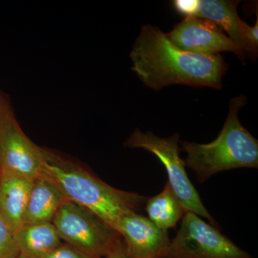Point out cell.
Segmentation results:
<instances>
[{"label":"cell","mask_w":258,"mask_h":258,"mask_svg":"<svg viewBox=\"0 0 258 258\" xmlns=\"http://www.w3.org/2000/svg\"><path fill=\"white\" fill-rule=\"evenodd\" d=\"M52 222L61 240L94 257H106L122 239L101 217L69 200L62 203Z\"/></svg>","instance_id":"obj_4"},{"label":"cell","mask_w":258,"mask_h":258,"mask_svg":"<svg viewBox=\"0 0 258 258\" xmlns=\"http://www.w3.org/2000/svg\"><path fill=\"white\" fill-rule=\"evenodd\" d=\"M166 35L176 47L187 52L205 55L234 52L240 57L235 42L217 25L205 19L186 17Z\"/></svg>","instance_id":"obj_8"},{"label":"cell","mask_w":258,"mask_h":258,"mask_svg":"<svg viewBox=\"0 0 258 258\" xmlns=\"http://www.w3.org/2000/svg\"><path fill=\"white\" fill-rule=\"evenodd\" d=\"M42 258H101L81 252L71 245L61 244L50 253Z\"/></svg>","instance_id":"obj_16"},{"label":"cell","mask_w":258,"mask_h":258,"mask_svg":"<svg viewBox=\"0 0 258 258\" xmlns=\"http://www.w3.org/2000/svg\"><path fill=\"white\" fill-rule=\"evenodd\" d=\"M130 57L132 71L154 90L176 84L220 89L227 69L220 54L200 55L181 50L166 33L149 25L141 28Z\"/></svg>","instance_id":"obj_1"},{"label":"cell","mask_w":258,"mask_h":258,"mask_svg":"<svg viewBox=\"0 0 258 258\" xmlns=\"http://www.w3.org/2000/svg\"><path fill=\"white\" fill-rule=\"evenodd\" d=\"M10 101L8 95L5 94L3 91L0 90V116H1L2 113H3V109H4L5 105Z\"/></svg>","instance_id":"obj_19"},{"label":"cell","mask_w":258,"mask_h":258,"mask_svg":"<svg viewBox=\"0 0 258 258\" xmlns=\"http://www.w3.org/2000/svg\"><path fill=\"white\" fill-rule=\"evenodd\" d=\"M146 204L148 218L161 230L167 231L176 227L186 212L168 182L159 195Z\"/></svg>","instance_id":"obj_14"},{"label":"cell","mask_w":258,"mask_h":258,"mask_svg":"<svg viewBox=\"0 0 258 258\" xmlns=\"http://www.w3.org/2000/svg\"><path fill=\"white\" fill-rule=\"evenodd\" d=\"M63 195L52 181L40 176L34 179L25 208L24 224L52 222L61 205Z\"/></svg>","instance_id":"obj_12"},{"label":"cell","mask_w":258,"mask_h":258,"mask_svg":"<svg viewBox=\"0 0 258 258\" xmlns=\"http://www.w3.org/2000/svg\"><path fill=\"white\" fill-rule=\"evenodd\" d=\"M107 258H132L129 254L124 242L120 240L116 246L106 256Z\"/></svg>","instance_id":"obj_18"},{"label":"cell","mask_w":258,"mask_h":258,"mask_svg":"<svg viewBox=\"0 0 258 258\" xmlns=\"http://www.w3.org/2000/svg\"><path fill=\"white\" fill-rule=\"evenodd\" d=\"M237 1L200 0L197 18L210 20L222 31L225 30L240 52V58L246 55H255L244 35V25L237 13Z\"/></svg>","instance_id":"obj_11"},{"label":"cell","mask_w":258,"mask_h":258,"mask_svg":"<svg viewBox=\"0 0 258 258\" xmlns=\"http://www.w3.org/2000/svg\"><path fill=\"white\" fill-rule=\"evenodd\" d=\"M179 142L178 134L163 139L152 132L144 133L137 128L125 140L124 146L145 149L154 154L165 167L169 178L168 184L170 185L185 211L205 217L212 225H217V222L204 206L198 191L188 177L184 161L179 156Z\"/></svg>","instance_id":"obj_5"},{"label":"cell","mask_w":258,"mask_h":258,"mask_svg":"<svg viewBox=\"0 0 258 258\" xmlns=\"http://www.w3.org/2000/svg\"><path fill=\"white\" fill-rule=\"evenodd\" d=\"M34 179L0 169V215L13 232L24 224Z\"/></svg>","instance_id":"obj_10"},{"label":"cell","mask_w":258,"mask_h":258,"mask_svg":"<svg viewBox=\"0 0 258 258\" xmlns=\"http://www.w3.org/2000/svg\"><path fill=\"white\" fill-rule=\"evenodd\" d=\"M20 254L28 258H42L62 244L52 222L23 224L14 233Z\"/></svg>","instance_id":"obj_13"},{"label":"cell","mask_w":258,"mask_h":258,"mask_svg":"<svg viewBox=\"0 0 258 258\" xmlns=\"http://www.w3.org/2000/svg\"><path fill=\"white\" fill-rule=\"evenodd\" d=\"M17 258H28L26 256L23 255V254H20V255L18 256Z\"/></svg>","instance_id":"obj_20"},{"label":"cell","mask_w":258,"mask_h":258,"mask_svg":"<svg viewBox=\"0 0 258 258\" xmlns=\"http://www.w3.org/2000/svg\"><path fill=\"white\" fill-rule=\"evenodd\" d=\"M41 175L58 188L64 199L91 210L114 229L118 220L137 212L147 198L115 189L82 166L42 147Z\"/></svg>","instance_id":"obj_2"},{"label":"cell","mask_w":258,"mask_h":258,"mask_svg":"<svg viewBox=\"0 0 258 258\" xmlns=\"http://www.w3.org/2000/svg\"><path fill=\"white\" fill-rule=\"evenodd\" d=\"M114 230L123 237L132 258H162L170 242L167 231L136 212L120 217Z\"/></svg>","instance_id":"obj_9"},{"label":"cell","mask_w":258,"mask_h":258,"mask_svg":"<svg viewBox=\"0 0 258 258\" xmlns=\"http://www.w3.org/2000/svg\"><path fill=\"white\" fill-rule=\"evenodd\" d=\"M246 101L243 95L231 100L225 124L213 142L207 144L180 142L187 154L185 166L195 171L200 183L223 171L237 168L257 169V140L242 126L238 118L239 111Z\"/></svg>","instance_id":"obj_3"},{"label":"cell","mask_w":258,"mask_h":258,"mask_svg":"<svg viewBox=\"0 0 258 258\" xmlns=\"http://www.w3.org/2000/svg\"><path fill=\"white\" fill-rule=\"evenodd\" d=\"M42 147L19 124L10 101L0 116V169L35 179L41 176Z\"/></svg>","instance_id":"obj_7"},{"label":"cell","mask_w":258,"mask_h":258,"mask_svg":"<svg viewBox=\"0 0 258 258\" xmlns=\"http://www.w3.org/2000/svg\"><path fill=\"white\" fill-rule=\"evenodd\" d=\"M200 0H190L182 1L176 0L174 2V6L176 11L180 14L186 15V17H197L199 10Z\"/></svg>","instance_id":"obj_17"},{"label":"cell","mask_w":258,"mask_h":258,"mask_svg":"<svg viewBox=\"0 0 258 258\" xmlns=\"http://www.w3.org/2000/svg\"><path fill=\"white\" fill-rule=\"evenodd\" d=\"M162 258L254 257L196 214L186 212Z\"/></svg>","instance_id":"obj_6"},{"label":"cell","mask_w":258,"mask_h":258,"mask_svg":"<svg viewBox=\"0 0 258 258\" xmlns=\"http://www.w3.org/2000/svg\"><path fill=\"white\" fill-rule=\"evenodd\" d=\"M20 254L14 232L0 215V258H17Z\"/></svg>","instance_id":"obj_15"}]
</instances>
